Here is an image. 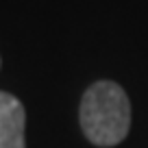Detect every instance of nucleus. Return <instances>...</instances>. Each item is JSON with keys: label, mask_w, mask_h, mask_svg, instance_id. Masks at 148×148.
Here are the masks:
<instances>
[{"label": "nucleus", "mask_w": 148, "mask_h": 148, "mask_svg": "<svg viewBox=\"0 0 148 148\" xmlns=\"http://www.w3.org/2000/svg\"><path fill=\"white\" fill-rule=\"evenodd\" d=\"M81 129L92 144L116 146L129 135L131 102L126 92L113 81H98L81 100Z\"/></svg>", "instance_id": "f257e3e1"}, {"label": "nucleus", "mask_w": 148, "mask_h": 148, "mask_svg": "<svg viewBox=\"0 0 148 148\" xmlns=\"http://www.w3.org/2000/svg\"><path fill=\"white\" fill-rule=\"evenodd\" d=\"M26 111L9 92H0V148H26L24 144Z\"/></svg>", "instance_id": "f03ea898"}]
</instances>
